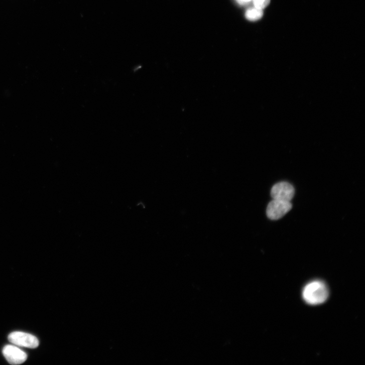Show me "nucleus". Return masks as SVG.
Masks as SVG:
<instances>
[{"label": "nucleus", "instance_id": "nucleus-7", "mask_svg": "<svg viewBox=\"0 0 365 365\" xmlns=\"http://www.w3.org/2000/svg\"><path fill=\"white\" fill-rule=\"evenodd\" d=\"M254 7L264 10L270 4L271 0H253Z\"/></svg>", "mask_w": 365, "mask_h": 365}, {"label": "nucleus", "instance_id": "nucleus-8", "mask_svg": "<svg viewBox=\"0 0 365 365\" xmlns=\"http://www.w3.org/2000/svg\"><path fill=\"white\" fill-rule=\"evenodd\" d=\"M252 1H253V0H236L238 4L240 5H245L250 3Z\"/></svg>", "mask_w": 365, "mask_h": 365}, {"label": "nucleus", "instance_id": "nucleus-3", "mask_svg": "<svg viewBox=\"0 0 365 365\" xmlns=\"http://www.w3.org/2000/svg\"><path fill=\"white\" fill-rule=\"evenodd\" d=\"M295 195V189L289 183L282 182L275 184L271 190L273 199L291 201Z\"/></svg>", "mask_w": 365, "mask_h": 365}, {"label": "nucleus", "instance_id": "nucleus-1", "mask_svg": "<svg viewBox=\"0 0 365 365\" xmlns=\"http://www.w3.org/2000/svg\"><path fill=\"white\" fill-rule=\"evenodd\" d=\"M304 301L311 305H318L325 302L329 296L326 285L321 281H314L306 285L303 291Z\"/></svg>", "mask_w": 365, "mask_h": 365}, {"label": "nucleus", "instance_id": "nucleus-5", "mask_svg": "<svg viewBox=\"0 0 365 365\" xmlns=\"http://www.w3.org/2000/svg\"><path fill=\"white\" fill-rule=\"evenodd\" d=\"M3 353L8 361L12 364H20L27 359V354L19 348L11 345H6L3 349Z\"/></svg>", "mask_w": 365, "mask_h": 365}, {"label": "nucleus", "instance_id": "nucleus-4", "mask_svg": "<svg viewBox=\"0 0 365 365\" xmlns=\"http://www.w3.org/2000/svg\"><path fill=\"white\" fill-rule=\"evenodd\" d=\"M9 340L15 345L30 348H35L39 344L38 339L35 336L22 332L12 333L9 336Z\"/></svg>", "mask_w": 365, "mask_h": 365}, {"label": "nucleus", "instance_id": "nucleus-6", "mask_svg": "<svg viewBox=\"0 0 365 365\" xmlns=\"http://www.w3.org/2000/svg\"><path fill=\"white\" fill-rule=\"evenodd\" d=\"M263 16V10L255 7L248 10L245 14L246 19L250 21H258L262 18Z\"/></svg>", "mask_w": 365, "mask_h": 365}, {"label": "nucleus", "instance_id": "nucleus-2", "mask_svg": "<svg viewBox=\"0 0 365 365\" xmlns=\"http://www.w3.org/2000/svg\"><path fill=\"white\" fill-rule=\"evenodd\" d=\"M292 208L290 201L273 199L268 206L267 214L271 220H277L287 214Z\"/></svg>", "mask_w": 365, "mask_h": 365}]
</instances>
